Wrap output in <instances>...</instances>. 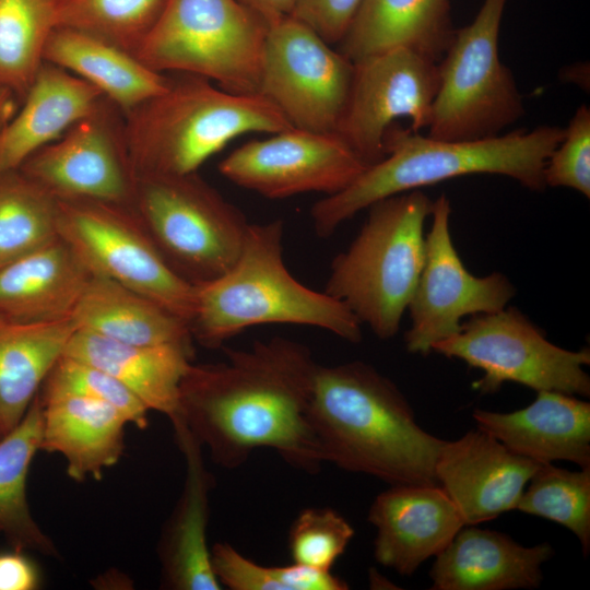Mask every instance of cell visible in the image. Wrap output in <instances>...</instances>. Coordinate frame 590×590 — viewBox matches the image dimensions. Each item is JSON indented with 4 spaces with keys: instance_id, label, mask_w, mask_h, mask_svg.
<instances>
[{
    "instance_id": "ac0fdd59",
    "label": "cell",
    "mask_w": 590,
    "mask_h": 590,
    "mask_svg": "<svg viewBox=\"0 0 590 590\" xmlns=\"http://www.w3.org/2000/svg\"><path fill=\"white\" fill-rule=\"evenodd\" d=\"M376 528V560L403 576H411L438 555L464 522L438 484H401L380 493L368 512Z\"/></svg>"
},
{
    "instance_id": "d6986e66",
    "label": "cell",
    "mask_w": 590,
    "mask_h": 590,
    "mask_svg": "<svg viewBox=\"0 0 590 590\" xmlns=\"http://www.w3.org/2000/svg\"><path fill=\"white\" fill-rule=\"evenodd\" d=\"M172 424L186 459V479L157 545L161 586L172 590H220L206 541L213 479L203 463L202 446L180 420Z\"/></svg>"
},
{
    "instance_id": "4316f807",
    "label": "cell",
    "mask_w": 590,
    "mask_h": 590,
    "mask_svg": "<svg viewBox=\"0 0 590 590\" xmlns=\"http://www.w3.org/2000/svg\"><path fill=\"white\" fill-rule=\"evenodd\" d=\"M44 60L94 85L123 114L163 92L170 79L109 42L63 26L50 34Z\"/></svg>"
},
{
    "instance_id": "d6a6232c",
    "label": "cell",
    "mask_w": 590,
    "mask_h": 590,
    "mask_svg": "<svg viewBox=\"0 0 590 590\" xmlns=\"http://www.w3.org/2000/svg\"><path fill=\"white\" fill-rule=\"evenodd\" d=\"M516 509L570 530L586 556L590 550V468L569 471L541 463Z\"/></svg>"
},
{
    "instance_id": "7a4b0ae2",
    "label": "cell",
    "mask_w": 590,
    "mask_h": 590,
    "mask_svg": "<svg viewBox=\"0 0 590 590\" xmlns=\"http://www.w3.org/2000/svg\"><path fill=\"white\" fill-rule=\"evenodd\" d=\"M308 417L324 462L390 485L437 484L445 440L416 423L403 393L373 366L318 364Z\"/></svg>"
},
{
    "instance_id": "f1b7e54d",
    "label": "cell",
    "mask_w": 590,
    "mask_h": 590,
    "mask_svg": "<svg viewBox=\"0 0 590 590\" xmlns=\"http://www.w3.org/2000/svg\"><path fill=\"white\" fill-rule=\"evenodd\" d=\"M75 329L72 319L38 323L0 319V437L22 421Z\"/></svg>"
},
{
    "instance_id": "f546056e",
    "label": "cell",
    "mask_w": 590,
    "mask_h": 590,
    "mask_svg": "<svg viewBox=\"0 0 590 590\" xmlns=\"http://www.w3.org/2000/svg\"><path fill=\"white\" fill-rule=\"evenodd\" d=\"M43 408L34 398L19 425L0 437V533L15 551H34L59 558L54 541L34 519L26 496V479L40 450Z\"/></svg>"
},
{
    "instance_id": "5b68a950",
    "label": "cell",
    "mask_w": 590,
    "mask_h": 590,
    "mask_svg": "<svg viewBox=\"0 0 590 590\" xmlns=\"http://www.w3.org/2000/svg\"><path fill=\"white\" fill-rule=\"evenodd\" d=\"M174 74L163 92L123 114L134 178L197 173L240 135L292 127L259 94L232 93L201 76Z\"/></svg>"
},
{
    "instance_id": "2e32d148",
    "label": "cell",
    "mask_w": 590,
    "mask_h": 590,
    "mask_svg": "<svg viewBox=\"0 0 590 590\" xmlns=\"http://www.w3.org/2000/svg\"><path fill=\"white\" fill-rule=\"evenodd\" d=\"M57 199L129 203L134 188L123 113L107 98L19 168Z\"/></svg>"
},
{
    "instance_id": "e0dca14e",
    "label": "cell",
    "mask_w": 590,
    "mask_h": 590,
    "mask_svg": "<svg viewBox=\"0 0 590 590\" xmlns=\"http://www.w3.org/2000/svg\"><path fill=\"white\" fill-rule=\"evenodd\" d=\"M540 464L477 428L453 441H444L435 477L464 526H475L516 509Z\"/></svg>"
},
{
    "instance_id": "6da1fadb",
    "label": "cell",
    "mask_w": 590,
    "mask_h": 590,
    "mask_svg": "<svg viewBox=\"0 0 590 590\" xmlns=\"http://www.w3.org/2000/svg\"><path fill=\"white\" fill-rule=\"evenodd\" d=\"M226 353L225 362L191 363L175 420L223 468H237L266 447L294 468L318 471L324 459L308 417L318 365L310 351L278 337Z\"/></svg>"
},
{
    "instance_id": "ffe728a7",
    "label": "cell",
    "mask_w": 590,
    "mask_h": 590,
    "mask_svg": "<svg viewBox=\"0 0 590 590\" xmlns=\"http://www.w3.org/2000/svg\"><path fill=\"white\" fill-rule=\"evenodd\" d=\"M477 428L512 452L552 463L566 460L590 468V403L557 391H538L528 406L499 413L475 410Z\"/></svg>"
},
{
    "instance_id": "ab89813d",
    "label": "cell",
    "mask_w": 590,
    "mask_h": 590,
    "mask_svg": "<svg viewBox=\"0 0 590 590\" xmlns=\"http://www.w3.org/2000/svg\"><path fill=\"white\" fill-rule=\"evenodd\" d=\"M40 578L37 565L23 552L0 553V590H35Z\"/></svg>"
},
{
    "instance_id": "74e56055",
    "label": "cell",
    "mask_w": 590,
    "mask_h": 590,
    "mask_svg": "<svg viewBox=\"0 0 590 590\" xmlns=\"http://www.w3.org/2000/svg\"><path fill=\"white\" fill-rule=\"evenodd\" d=\"M544 181L551 187L574 189L590 198V109L577 108L564 138L548 157Z\"/></svg>"
},
{
    "instance_id": "f35d334b",
    "label": "cell",
    "mask_w": 590,
    "mask_h": 590,
    "mask_svg": "<svg viewBox=\"0 0 590 590\" xmlns=\"http://www.w3.org/2000/svg\"><path fill=\"white\" fill-rule=\"evenodd\" d=\"M362 0H297L292 16L302 21L329 44H339Z\"/></svg>"
},
{
    "instance_id": "83f0119b",
    "label": "cell",
    "mask_w": 590,
    "mask_h": 590,
    "mask_svg": "<svg viewBox=\"0 0 590 590\" xmlns=\"http://www.w3.org/2000/svg\"><path fill=\"white\" fill-rule=\"evenodd\" d=\"M76 329L133 345L192 346L189 324L150 298L92 274L75 307Z\"/></svg>"
},
{
    "instance_id": "9c48e42d",
    "label": "cell",
    "mask_w": 590,
    "mask_h": 590,
    "mask_svg": "<svg viewBox=\"0 0 590 590\" xmlns=\"http://www.w3.org/2000/svg\"><path fill=\"white\" fill-rule=\"evenodd\" d=\"M506 3L484 0L474 20L456 31L438 62L439 85L427 135L449 141L492 138L524 114L514 75L499 58Z\"/></svg>"
},
{
    "instance_id": "8d00e7d4",
    "label": "cell",
    "mask_w": 590,
    "mask_h": 590,
    "mask_svg": "<svg viewBox=\"0 0 590 590\" xmlns=\"http://www.w3.org/2000/svg\"><path fill=\"white\" fill-rule=\"evenodd\" d=\"M354 535L351 524L331 508L303 509L288 532L293 563L330 571Z\"/></svg>"
},
{
    "instance_id": "cb8c5ba5",
    "label": "cell",
    "mask_w": 590,
    "mask_h": 590,
    "mask_svg": "<svg viewBox=\"0 0 590 590\" xmlns=\"http://www.w3.org/2000/svg\"><path fill=\"white\" fill-rule=\"evenodd\" d=\"M192 346L133 345L75 329L63 355L103 369L127 387L150 411L178 415L180 382L191 365Z\"/></svg>"
},
{
    "instance_id": "8992f818",
    "label": "cell",
    "mask_w": 590,
    "mask_h": 590,
    "mask_svg": "<svg viewBox=\"0 0 590 590\" xmlns=\"http://www.w3.org/2000/svg\"><path fill=\"white\" fill-rule=\"evenodd\" d=\"M433 201L421 189L381 199L332 264L324 292L381 340L394 337L425 262L424 223Z\"/></svg>"
},
{
    "instance_id": "30bf717a",
    "label": "cell",
    "mask_w": 590,
    "mask_h": 590,
    "mask_svg": "<svg viewBox=\"0 0 590 590\" xmlns=\"http://www.w3.org/2000/svg\"><path fill=\"white\" fill-rule=\"evenodd\" d=\"M57 200L58 236L93 274L150 298L190 327L196 286L170 268L129 203Z\"/></svg>"
},
{
    "instance_id": "8fae6325",
    "label": "cell",
    "mask_w": 590,
    "mask_h": 590,
    "mask_svg": "<svg viewBox=\"0 0 590 590\" xmlns=\"http://www.w3.org/2000/svg\"><path fill=\"white\" fill-rule=\"evenodd\" d=\"M433 351L483 370L473 384L482 393L511 381L538 391L590 396L589 349L569 351L550 342L516 307L474 315L461 330L433 345Z\"/></svg>"
},
{
    "instance_id": "277c9868",
    "label": "cell",
    "mask_w": 590,
    "mask_h": 590,
    "mask_svg": "<svg viewBox=\"0 0 590 590\" xmlns=\"http://www.w3.org/2000/svg\"><path fill=\"white\" fill-rule=\"evenodd\" d=\"M283 228L281 220L249 223L231 269L194 285L192 339L217 349L250 327L285 323L323 329L352 343L362 340V323L344 303L290 273L282 255Z\"/></svg>"
},
{
    "instance_id": "44dd1931",
    "label": "cell",
    "mask_w": 590,
    "mask_h": 590,
    "mask_svg": "<svg viewBox=\"0 0 590 590\" xmlns=\"http://www.w3.org/2000/svg\"><path fill=\"white\" fill-rule=\"evenodd\" d=\"M548 543L522 546L510 536L462 527L438 554L429 571L434 590H507L540 586Z\"/></svg>"
},
{
    "instance_id": "d4e9b609",
    "label": "cell",
    "mask_w": 590,
    "mask_h": 590,
    "mask_svg": "<svg viewBox=\"0 0 590 590\" xmlns=\"http://www.w3.org/2000/svg\"><path fill=\"white\" fill-rule=\"evenodd\" d=\"M39 400V399H38ZM40 450L58 453L75 482L102 480L125 451L128 418L110 404L75 396L44 402Z\"/></svg>"
},
{
    "instance_id": "5bb4252c",
    "label": "cell",
    "mask_w": 590,
    "mask_h": 590,
    "mask_svg": "<svg viewBox=\"0 0 590 590\" xmlns=\"http://www.w3.org/2000/svg\"><path fill=\"white\" fill-rule=\"evenodd\" d=\"M438 85V62L408 48L355 61L349 101L335 132L373 165L385 157V134L396 119H410L415 132L428 127Z\"/></svg>"
},
{
    "instance_id": "836d02e7",
    "label": "cell",
    "mask_w": 590,
    "mask_h": 590,
    "mask_svg": "<svg viewBox=\"0 0 590 590\" xmlns=\"http://www.w3.org/2000/svg\"><path fill=\"white\" fill-rule=\"evenodd\" d=\"M167 0H59L57 26L78 30L134 55Z\"/></svg>"
},
{
    "instance_id": "1f68e13d",
    "label": "cell",
    "mask_w": 590,
    "mask_h": 590,
    "mask_svg": "<svg viewBox=\"0 0 590 590\" xmlns=\"http://www.w3.org/2000/svg\"><path fill=\"white\" fill-rule=\"evenodd\" d=\"M57 237V198L20 169L0 173V268Z\"/></svg>"
},
{
    "instance_id": "484cf974",
    "label": "cell",
    "mask_w": 590,
    "mask_h": 590,
    "mask_svg": "<svg viewBox=\"0 0 590 590\" xmlns=\"http://www.w3.org/2000/svg\"><path fill=\"white\" fill-rule=\"evenodd\" d=\"M455 33L448 0H362L338 49L353 62L394 48L439 62Z\"/></svg>"
},
{
    "instance_id": "603a6c76",
    "label": "cell",
    "mask_w": 590,
    "mask_h": 590,
    "mask_svg": "<svg viewBox=\"0 0 590 590\" xmlns=\"http://www.w3.org/2000/svg\"><path fill=\"white\" fill-rule=\"evenodd\" d=\"M105 98L83 79L44 62L21 108L0 131V173L19 169L33 153L57 140Z\"/></svg>"
},
{
    "instance_id": "ba28073f",
    "label": "cell",
    "mask_w": 590,
    "mask_h": 590,
    "mask_svg": "<svg viewBox=\"0 0 590 590\" xmlns=\"http://www.w3.org/2000/svg\"><path fill=\"white\" fill-rule=\"evenodd\" d=\"M130 205L166 262L193 285L231 269L249 226L198 172L138 176Z\"/></svg>"
},
{
    "instance_id": "4dcf8cb0",
    "label": "cell",
    "mask_w": 590,
    "mask_h": 590,
    "mask_svg": "<svg viewBox=\"0 0 590 590\" xmlns=\"http://www.w3.org/2000/svg\"><path fill=\"white\" fill-rule=\"evenodd\" d=\"M59 0H0V86L20 102L44 64Z\"/></svg>"
},
{
    "instance_id": "e575fe53",
    "label": "cell",
    "mask_w": 590,
    "mask_h": 590,
    "mask_svg": "<svg viewBox=\"0 0 590 590\" xmlns=\"http://www.w3.org/2000/svg\"><path fill=\"white\" fill-rule=\"evenodd\" d=\"M213 573L221 586L232 590H346L347 583L331 571L293 563L262 566L226 542L210 550Z\"/></svg>"
},
{
    "instance_id": "d590c367",
    "label": "cell",
    "mask_w": 590,
    "mask_h": 590,
    "mask_svg": "<svg viewBox=\"0 0 590 590\" xmlns=\"http://www.w3.org/2000/svg\"><path fill=\"white\" fill-rule=\"evenodd\" d=\"M60 396L101 401L119 410L140 429L149 424L150 410L118 379L85 362L61 355L42 384L37 397L44 402Z\"/></svg>"
},
{
    "instance_id": "3957f363",
    "label": "cell",
    "mask_w": 590,
    "mask_h": 590,
    "mask_svg": "<svg viewBox=\"0 0 590 590\" xmlns=\"http://www.w3.org/2000/svg\"><path fill=\"white\" fill-rule=\"evenodd\" d=\"M564 132L558 126H540L486 139L449 141L390 127L385 134V157L367 166L349 187L311 206L314 229L319 237H329L381 199L465 175H503L529 190L543 191L545 164Z\"/></svg>"
},
{
    "instance_id": "7402d4cb",
    "label": "cell",
    "mask_w": 590,
    "mask_h": 590,
    "mask_svg": "<svg viewBox=\"0 0 590 590\" xmlns=\"http://www.w3.org/2000/svg\"><path fill=\"white\" fill-rule=\"evenodd\" d=\"M92 274L58 236L0 268V319L21 323L72 319Z\"/></svg>"
},
{
    "instance_id": "4fadbf2b",
    "label": "cell",
    "mask_w": 590,
    "mask_h": 590,
    "mask_svg": "<svg viewBox=\"0 0 590 590\" xmlns=\"http://www.w3.org/2000/svg\"><path fill=\"white\" fill-rule=\"evenodd\" d=\"M450 213L445 194L433 201L425 262L408 306L411 327L404 341L411 353L429 354L435 343L461 330L463 317L498 311L516 294L500 272L479 278L467 270L451 239Z\"/></svg>"
},
{
    "instance_id": "52a82bcc",
    "label": "cell",
    "mask_w": 590,
    "mask_h": 590,
    "mask_svg": "<svg viewBox=\"0 0 590 590\" xmlns=\"http://www.w3.org/2000/svg\"><path fill=\"white\" fill-rule=\"evenodd\" d=\"M269 26L238 0H167L134 56L154 71L259 94Z\"/></svg>"
},
{
    "instance_id": "7c38bea8",
    "label": "cell",
    "mask_w": 590,
    "mask_h": 590,
    "mask_svg": "<svg viewBox=\"0 0 590 590\" xmlns=\"http://www.w3.org/2000/svg\"><path fill=\"white\" fill-rule=\"evenodd\" d=\"M354 62L290 15L269 26L259 95L292 127L335 132L344 114Z\"/></svg>"
},
{
    "instance_id": "b9f144b4",
    "label": "cell",
    "mask_w": 590,
    "mask_h": 590,
    "mask_svg": "<svg viewBox=\"0 0 590 590\" xmlns=\"http://www.w3.org/2000/svg\"><path fill=\"white\" fill-rule=\"evenodd\" d=\"M19 102L13 92L0 86V131L17 111Z\"/></svg>"
},
{
    "instance_id": "9a60e30c",
    "label": "cell",
    "mask_w": 590,
    "mask_h": 590,
    "mask_svg": "<svg viewBox=\"0 0 590 590\" xmlns=\"http://www.w3.org/2000/svg\"><path fill=\"white\" fill-rule=\"evenodd\" d=\"M367 166L337 132L291 127L235 149L220 162L219 172L264 198L284 199L338 193Z\"/></svg>"
},
{
    "instance_id": "60d3db41",
    "label": "cell",
    "mask_w": 590,
    "mask_h": 590,
    "mask_svg": "<svg viewBox=\"0 0 590 590\" xmlns=\"http://www.w3.org/2000/svg\"><path fill=\"white\" fill-rule=\"evenodd\" d=\"M268 26L292 15L297 0H238Z\"/></svg>"
}]
</instances>
